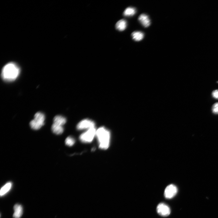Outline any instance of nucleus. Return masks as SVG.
<instances>
[{
  "mask_svg": "<svg viewBox=\"0 0 218 218\" xmlns=\"http://www.w3.org/2000/svg\"><path fill=\"white\" fill-rule=\"evenodd\" d=\"M177 192L178 188L176 186L173 184L169 185L165 190L164 197L167 199L172 198L176 195Z\"/></svg>",
  "mask_w": 218,
  "mask_h": 218,
  "instance_id": "obj_5",
  "label": "nucleus"
},
{
  "mask_svg": "<svg viewBox=\"0 0 218 218\" xmlns=\"http://www.w3.org/2000/svg\"><path fill=\"white\" fill-rule=\"evenodd\" d=\"M133 40L136 41H139L142 40L144 37V33L140 31H135L132 34Z\"/></svg>",
  "mask_w": 218,
  "mask_h": 218,
  "instance_id": "obj_14",
  "label": "nucleus"
},
{
  "mask_svg": "<svg viewBox=\"0 0 218 218\" xmlns=\"http://www.w3.org/2000/svg\"><path fill=\"white\" fill-rule=\"evenodd\" d=\"M75 143L74 138L71 136L68 137L66 139L65 143L66 145L71 147L73 146Z\"/></svg>",
  "mask_w": 218,
  "mask_h": 218,
  "instance_id": "obj_16",
  "label": "nucleus"
},
{
  "mask_svg": "<svg viewBox=\"0 0 218 218\" xmlns=\"http://www.w3.org/2000/svg\"><path fill=\"white\" fill-rule=\"evenodd\" d=\"M127 25L126 21L124 20H121L116 23V28L118 30L122 31L124 30L126 28Z\"/></svg>",
  "mask_w": 218,
  "mask_h": 218,
  "instance_id": "obj_11",
  "label": "nucleus"
},
{
  "mask_svg": "<svg viewBox=\"0 0 218 218\" xmlns=\"http://www.w3.org/2000/svg\"><path fill=\"white\" fill-rule=\"evenodd\" d=\"M20 69L15 63H11L6 65L3 68L1 77L3 80L6 82H12L16 80L19 76Z\"/></svg>",
  "mask_w": 218,
  "mask_h": 218,
  "instance_id": "obj_1",
  "label": "nucleus"
},
{
  "mask_svg": "<svg viewBox=\"0 0 218 218\" xmlns=\"http://www.w3.org/2000/svg\"><path fill=\"white\" fill-rule=\"evenodd\" d=\"M99 143V147L103 150H106L109 148L111 137L109 131L104 127H101L97 131L96 134Z\"/></svg>",
  "mask_w": 218,
  "mask_h": 218,
  "instance_id": "obj_2",
  "label": "nucleus"
},
{
  "mask_svg": "<svg viewBox=\"0 0 218 218\" xmlns=\"http://www.w3.org/2000/svg\"><path fill=\"white\" fill-rule=\"evenodd\" d=\"M95 127V123L93 121L89 119H85L80 121L78 124L77 128L78 130L89 129Z\"/></svg>",
  "mask_w": 218,
  "mask_h": 218,
  "instance_id": "obj_6",
  "label": "nucleus"
},
{
  "mask_svg": "<svg viewBox=\"0 0 218 218\" xmlns=\"http://www.w3.org/2000/svg\"><path fill=\"white\" fill-rule=\"evenodd\" d=\"M157 211L159 215L163 217L168 216L171 213L169 207L164 203H160L158 205L157 207Z\"/></svg>",
  "mask_w": 218,
  "mask_h": 218,
  "instance_id": "obj_7",
  "label": "nucleus"
},
{
  "mask_svg": "<svg viewBox=\"0 0 218 218\" xmlns=\"http://www.w3.org/2000/svg\"><path fill=\"white\" fill-rule=\"evenodd\" d=\"M51 129L53 133L57 135L62 134L64 131L63 126L53 123L52 125Z\"/></svg>",
  "mask_w": 218,
  "mask_h": 218,
  "instance_id": "obj_10",
  "label": "nucleus"
},
{
  "mask_svg": "<svg viewBox=\"0 0 218 218\" xmlns=\"http://www.w3.org/2000/svg\"><path fill=\"white\" fill-rule=\"evenodd\" d=\"M136 13V10L134 8L129 7L126 8L124 12V15L126 16H131L134 15Z\"/></svg>",
  "mask_w": 218,
  "mask_h": 218,
  "instance_id": "obj_15",
  "label": "nucleus"
},
{
  "mask_svg": "<svg viewBox=\"0 0 218 218\" xmlns=\"http://www.w3.org/2000/svg\"><path fill=\"white\" fill-rule=\"evenodd\" d=\"M14 213L13 217L14 218H20L23 214V208L20 205L17 204L15 205L13 207Z\"/></svg>",
  "mask_w": 218,
  "mask_h": 218,
  "instance_id": "obj_9",
  "label": "nucleus"
},
{
  "mask_svg": "<svg viewBox=\"0 0 218 218\" xmlns=\"http://www.w3.org/2000/svg\"><path fill=\"white\" fill-rule=\"evenodd\" d=\"M212 95L214 98L218 99V90L213 91L212 93Z\"/></svg>",
  "mask_w": 218,
  "mask_h": 218,
  "instance_id": "obj_18",
  "label": "nucleus"
},
{
  "mask_svg": "<svg viewBox=\"0 0 218 218\" xmlns=\"http://www.w3.org/2000/svg\"><path fill=\"white\" fill-rule=\"evenodd\" d=\"M45 116L42 112H38L34 116V119L30 123L31 128L35 130L40 129L44 125Z\"/></svg>",
  "mask_w": 218,
  "mask_h": 218,
  "instance_id": "obj_3",
  "label": "nucleus"
},
{
  "mask_svg": "<svg viewBox=\"0 0 218 218\" xmlns=\"http://www.w3.org/2000/svg\"><path fill=\"white\" fill-rule=\"evenodd\" d=\"M66 122V119L64 117L58 115L54 117V123L63 126Z\"/></svg>",
  "mask_w": 218,
  "mask_h": 218,
  "instance_id": "obj_12",
  "label": "nucleus"
},
{
  "mask_svg": "<svg viewBox=\"0 0 218 218\" xmlns=\"http://www.w3.org/2000/svg\"><path fill=\"white\" fill-rule=\"evenodd\" d=\"M97 131L94 128H90L82 134L80 137V141L85 143H90L92 142L96 134Z\"/></svg>",
  "mask_w": 218,
  "mask_h": 218,
  "instance_id": "obj_4",
  "label": "nucleus"
},
{
  "mask_svg": "<svg viewBox=\"0 0 218 218\" xmlns=\"http://www.w3.org/2000/svg\"><path fill=\"white\" fill-rule=\"evenodd\" d=\"M138 20L145 28L149 27L150 25V20L149 17L145 14H141L139 16Z\"/></svg>",
  "mask_w": 218,
  "mask_h": 218,
  "instance_id": "obj_8",
  "label": "nucleus"
},
{
  "mask_svg": "<svg viewBox=\"0 0 218 218\" xmlns=\"http://www.w3.org/2000/svg\"><path fill=\"white\" fill-rule=\"evenodd\" d=\"M12 186V183L9 182L7 183L1 188L0 191V195L3 196L6 194L11 189Z\"/></svg>",
  "mask_w": 218,
  "mask_h": 218,
  "instance_id": "obj_13",
  "label": "nucleus"
},
{
  "mask_svg": "<svg viewBox=\"0 0 218 218\" xmlns=\"http://www.w3.org/2000/svg\"><path fill=\"white\" fill-rule=\"evenodd\" d=\"M217 83H218V81H217Z\"/></svg>",
  "mask_w": 218,
  "mask_h": 218,
  "instance_id": "obj_19",
  "label": "nucleus"
},
{
  "mask_svg": "<svg viewBox=\"0 0 218 218\" xmlns=\"http://www.w3.org/2000/svg\"><path fill=\"white\" fill-rule=\"evenodd\" d=\"M212 111L214 114H218V102L214 103L212 108Z\"/></svg>",
  "mask_w": 218,
  "mask_h": 218,
  "instance_id": "obj_17",
  "label": "nucleus"
}]
</instances>
